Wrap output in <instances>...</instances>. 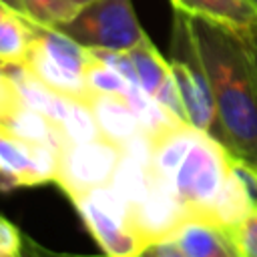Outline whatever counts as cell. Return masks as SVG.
<instances>
[{
  "instance_id": "6da1fadb",
  "label": "cell",
  "mask_w": 257,
  "mask_h": 257,
  "mask_svg": "<svg viewBox=\"0 0 257 257\" xmlns=\"http://www.w3.org/2000/svg\"><path fill=\"white\" fill-rule=\"evenodd\" d=\"M189 18L213 92L215 139L235 157L257 165V74L247 38L221 22Z\"/></svg>"
},
{
  "instance_id": "7a4b0ae2",
  "label": "cell",
  "mask_w": 257,
  "mask_h": 257,
  "mask_svg": "<svg viewBox=\"0 0 257 257\" xmlns=\"http://www.w3.org/2000/svg\"><path fill=\"white\" fill-rule=\"evenodd\" d=\"M231 153L213 135L199 131L173 179V191L189 217L215 223L217 209L231 183Z\"/></svg>"
},
{
  "instance_id": "3957f363",
  "label": "cell",
  "mask_w": 257,
  "mask_h": 257,
  "mask_svg": "<svg viewBox=\"0 0 257 257\" xmlns=\"http://www.w3.org/2000/svg\"><path fill=\"white\" fill-rule=\"evenodd\" d=\"M169 62L185 104L189 124L215 137L217 112H215L211 84H209L201 54L197 50V42L191 30V18L187 12L177 8H175V20H173Z\"/></svg>"
},
{
  "instance_id": "277c9868",
  "label": "cell",
  "mask_w": 257,
  "mask_h": 257,
  "mask_svg": "<svg viewBox=\"0 0 257 257\" xmlns=\"http://www.w3.org/2000/svg\"><path fill=\"white\" fill-rule=\"evenodd\" d=\"M56 28L86 48L122 52H128L147 36L131 0H92L80 6L72 20Z\"/></svg>"
},
{
  "instance_id": "5b68a950",
  "label": "cell",
  "mask_w": 257,
  "mask_h": 257,
  "mask_svg": "<svg viewBox=\"0 0 257 257\" xmlns=\"http://www.w3.org/2000/svg\"><path fill=\"white\" fill-rule=\"evenodd\" d=\"M122 159V145L98 137L80 145H66L60 151L56 185L76 199L94 187L108 185Z\"/></svg>"
},
{
  "instance_id": "8992f818",
  "label": "cell",
  "mask_w": 257,
  "mask_h": 257,
  "mask_svg": "<svg viewBox=\"0 0 257 257\" xmlns=\"http://www.w3.org/2000/svg\"><path fill=\"white\" fill-rule=\"evenodd\" d=\"M60 151L16 137L0 122V191L36 187L56 181Z\"/></svg>"
},
{
  "instance_id": "52a82bcc",
  "label": "cell",
  "mask_w": 257,
  "mask_h": 257,
  "mask_svg": "<svg viewBox=\"0 0 257 257\" xmlns=\"http://www.w3.org/2000/svg\"><path fill=\"white\" fill-rule=\"evenodd\" d=\"M72 203L106 257H139L147 249L143 239L128 223L102 211L88 197H76Z\"/></svg>"
},
{
  "instance_id": "ba28073f",
  "label": "cell",
  "mask_w": 257,
  "mask_h": 257,
  "mask_svg": "<svg viewBox=\"0 0 257 257\" xmlns=\"http://www.w3.org/2000/svg\"><path fill=\"white\" fill-rule=\"evenodd\" d=\"M185 257H237L229 229L199 217H189L171 237Z\"/></svg>"
},
{
  "instance_id": "9c48e42d",
  "label": "cell",
  "mask_w": 257,
  "mask_h": 257,
  "mask_svg": "<svg viewBox=\"0 0 257 257\" xmlns=\"http://www.w3.org/2000/svg\"><path fill=\"white\" fill-rule=\"evenodd\" d=\"M24 64L44 82L48 84L52 90H56L58 94L62 96H68V98H78V100H90L92 98V90L86 82V78L82 74H76L68 68H64L62 64H58L36 40H32V46L26 54V60Z\"/></svg>"
},
{
  "instance_id": "30bf717a",
  "label": "cell",
  "mask_w": 257,
  "mask_h": 257,
  "mask_svg": "<svg viewBox=\"0 0 257 257\" xmlns=\"http://www.w3.org/2000/svg\"><path fill=\"white\" fill-rule=\"evenodd\" d=\"M88 104L94 112L100 135L118 145H124L133 135L143 131L135 110L131 108V104L126 102L124 96L94 92L92 98L88 100Z\"/></svg>"
},
{
  "instance_id": "8fae6325",
  "label": "cell",
  "mask_w": 257,
  "mask_h": 257,
  "mask_svg": "<svg viewBox=\"0 0 257 257\" xmlns=\"http://www.w3.org/2000/svg\"><path fill=\"white\" fill-rule=\"evenodd\" d=\"M171 4L191 16H203L239 32L257 26V8L249 0H171Z\"/></svg>"
},
{
  "instance_id": "7c38bea8",
  "label": "cell",
  "mask_w": 257,
  "mask_h": 257,
  "mask_svg": "<svg viewBox=\"0 0 257 257\" xmlns=\"http://www.w3.org/2000/svg\"><path fill=\"white\" fill-rule=\"evenodd\" d=\"M36 40L58 64L84 76V70L92 60V54L86 46L78 44L56 26H36Z\"/></svg>"
},
{
  "instance_id": "4fadbf2b",
  "label": "cell",
  "mask_w": 257,
  "mask_h": 257,
  "mask_svg": "<svg viewBox=\"0 0 257 257\" xmlns=\"http://www.w3.org/2000/svg\"><path fill=\"white\" fill-rule=\"evenodd\" d=\"M128 54H131V60L137 68L139 84L143 86L145 92H149L155 98L157 92L173 78L171 62L161 56V52L149 40V36H145L135 48H131Z\"/></svg>"
},
{
  "instance_id": "5bb4252c",
  "label": "cell",
  "mask_w": 257,
  "mask_h": 257,
  "mask_svg": "<svg viewBox=\"0 0 257 257\" xmlns=\"http://www.w3.org/2000/svg\"><path fill=\"white\" fill-rule=\"evenodd\" d=\"M108 185L131 207V211H135L143 203V199L149 191L151 169L122 153V159H120V163H118V167H116Z\"/></svg>"
},
{
  "instance_id": "9a60e30c",
  "label": "cell",
  "mask_w": 257,
  "mask_h": 257,
  "mask_svg": "<svg viewBox=\"0 0 257 257\" xmlns=\"http://www.w3.org/2000/svg\"><path fill=\"white\" fill-rule=\"evenodd\" d=\"M36 26L32 20L18 12H12L0 24V62L24 64L26 54L36 36Z\"/></svg>"
},
{
  "instance_id": "2e32d148",
  "label": "cell",
  "mask_w": 257,
  "mask_h": 257,
  "mask_svg": "<svg viewBox=\"0 0 257 257\" xmlns=\"http://www.w3.org/2000/svg\"><path fill=\"white\" fill-rule=\"evenodd\" d=\"M60 126L64 131L68 145H80V143H88V141L102 137L90 104L86 100H78V98L66 96Z\"/></svg>"
},
{
  "instance_id": "e0dca14e",
  "label": "cell",
  "mask_w": 257,
  "mask_h": 257,
  "mask_svg": "<svg viewBox=\"0 0 257 257\" xmlns=\"http://www.w3.org/2000/svg\"><path fill=\"white\" fill-rule=\"evenodd\" d=\"M24 6L28 18L38 26H62L78 12L72 0H24Z\"/></svg>"
},
{
  "instance_id": "ac0fdd59",
  "label": "cell",
  "mask_w": 257,
  "mask_h": 257,
  "mask_svg": "<svg viewBox=\"0 0 257 257\" xmlns=\"http://www.w3.org/2000/svg\"><path fill=\"white\" fill-rule=\"evenodd\" d=\"M84 78L90 86L92 92L96 94H118V96H124L131 88L133 82H128L122 74H118L114 68H110L108 64L96 60L92 56L90 64L86 66L84 70Z\"/></svg>"
},
{
  "instance_id": "d6986e66",
  "label": "cell",
  "mask_w": 257,
  "mask_h": 257,
  "mask_svg": "<svg viewBox=\"0 0 257 257\" xmlns=\"http://www.w3.org/2000/svg\"><path fill=\"white\" fill-rule=\"evenodd\" d=\"M237 257H257V205H253L247 215L229 229Z\"/></svg>"
},
{
  "instance_id": "ffe728a7",
  "label": "cell",
  "mask_w": 257,
  "mask_h": 257,
  "mask_svg": "<svg viewBox=\"0 0 257 257\" xmlns=\"http://www.w3.org/2000/svg\"><path fill=\"white\" fill-rule=\"evenodd\" d=\"M24 237L20 229L0 213V257H20Z\"/></svg>"
},
{
  "instance_id": "44dd1931",
  "label": "cell",
  "mask_w": 257,
  "mask_h": 257,
  "mask_svg": "<svg viewBox=\"0 0 257 257\" xmlns=\"http://www.w3.org/2000/svg\"><path fill=\"white\" fill-rule=\"evenodd\" d=\"M22 100L18 96V92L14 90L12 82L8 80V76L2 72V62H0V120L14 108L18 106Z\"/></svg>"
},
{
  "instance_id": "7402d4cb",
  "label": "cell",
  "mask_w": 257,
  "mask_h": 257,
  "mask_svg": "<svg viewBox=\"0 0 257 257\" xmlns=\"http://www.w3.org/2000/svg\"><path fill=\"white\" fill-rule=\"evenodd\" d=\"M139 257H185V253L173 239H165V241H159L147 247Z\"/></svg>"
},
{
  "instance_id": "603a6c76",
  "label": "cell",
  "mask_w": 257,
  "mask_h": 257,
  "mask_svg": "<svg viewBox=\"0 0 257 257\" xmlns=\"http://www.w3.org/2000/svg\"><path fill=\"white\" fill-rule=\"evenodd\" d=\"M20 257H86V255H68V253H56V251H50L46 247H42L40 243L24 237V243H22V255ZM106 257V255H104Z\"/></svg>"
},
{
  "instance_id": "cb8c5ba5",
  "label": "cell",
  "mask_w": 257,
  "mask_h": 257,
  "mask_svg": "<svg viewBox=\"0 0 257 257\" xmlns=\"http://www.w3.org/2000/svg\"><path fill=\"white\" fill-rule=\"evenodd\" d=\"M247 38V44L251 48V56H253V64H255V74H257V26L249 28L247 32H243Z\"/></svg>"
},
{
  "instance_id": "d4e9b609",
  "label": "cell",
  "mask_w": 257,
  "mask_h": 257,
  "mask_svg": "<svg viewBox=\"0 0 257 257\" xmlns=\"http://www.w3.org/2000/svg\"><path fill=\"white\" fill-rule=\"evenodd\" d=\"M4 2H6L8 6H12L18 14H22L24 18H28V14H26V6H24V0H4ZM28 20H30V18H28Z\"/></svg>"
},
{
  "instance_id": "484cf974",
  "label": "cell",
  "mask_w": 257,
  "mask_h": 257,
  "mask_svg": "<svg viewBox=\"0 0 257 257\" xmlns=\"http://www.w3.org/2000/svg\"><path fill=\"white\" fill-rule=\"evenodd\" d=\"M12 12H16V10H14L12 6H8L4 0H0V24H2V22H4Z\"/></svg>"
},
{
  "instance_id": "4316f807",
  "label": "cell",
  "mask_w": 257,
  "mask_h": 257,
  "mask_svg": "<svg viewBox=\"0 0 257 257\" xmlns=\"http://www.w3.org/2000/svg\"><path fill=\"white\" fill-rule=\"evenodd\" d=\"M72 2H74V4L80 8V6H84V4H88V2H92V0H72Z\"/></svg>"
},
{
  "instance_id": "83f0119b",
  "label": "cell",
  "mask_w": 257,
  "mask_h": 257,
  "mask_svg": "<svg viewBox=\"0 0 257 257\" xmlns=\"http://www.w3.org/2000/svg\"><path fill=\"white\" fill-rule=\"evenodd\" d=\"M249 2H251V4H253V6L257 8V0H249Z\"/></svg>"
}]
</instances>
